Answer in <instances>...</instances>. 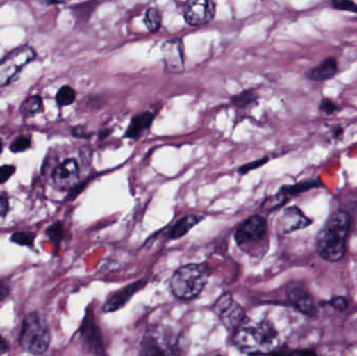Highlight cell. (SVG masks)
I'll return each mask as SVG.
<instances>
[{"label": "cell", "mask_w": 357, "mask_h": 356, "mask_svg": "<svg viewBox=\"0 0 357 356\" xmlns=\"http://www.w3.org/2000/svg\"><path fill=\"white\" fill-rule=\"evenodd\" d=\"M319 183L317 181H308V182L299 183L296 185H288V186H283L280 188V193L285 195L286 197H292L294 195L304 193V191H309V189L315 188L319 186Z\"/></svg>", "instance_id": "ffe728a7"}, {"label": "cell", "mask_w": 357, "mask_h": 356, "mask_svg": "<svg viewBox=\"0 0 357 356\" xmlns=\"http://www.w3.org/2000/svg\"><path fill=\"white\" fill-rule=\"evenodd\" d=\"M342 132H344V130H342V128H340V127H336V128H334L333 134L336 138H338V137L342 136Z\"/></svg>", "instance_id": "74e56055"}, {"label": "cell", "mask_w": 357, "mask_h": 356, "mask_svg": "<svg viewBox=\"0 0 357 356\" xmlns=\"http://www.w3.org/2000/svg\"><path fill=\"white\" fill-rule=\"evenodd\" d=\"M32 147V140L28 136H19L10 145V151L12 153H24Z\"/></svg>", "instance_id": "4316f807"}, {"label": "cell", "mask_w": 357, "mask_h": 356, "mask_svg": "<svg viewBox=\"0 0 357 356\" xmlns=\"http://www.w3.org/2000/svg\"><path fill=\"white\" fill-rule=\"evenodd\" d=\"M16 172V168L14 165H5L0 166V184L8 182V180L12 178L14 172Z\"/></svg>", "instance_id": "1f68e13d"}, {"label": "cell", "mask_w": 357, "mask_h": 356, "mask_svg": "<svg viewBox=\"0 0 357 356\" xmlns=\"http://www.w3.org/2000/svg\"><path fill=\"white\" fill-rule=\"evenodd\" d=\"M267 230V220L263 216H252L238 227L234 238L244 251L249 252L253 245L265 238Z\"/></svg>", "instance_id": "52a82bcc"}, {"label": "cell", "mask_w": 357, "mask_h": 356, "mask_svg": "<svg viewBox=\"0 0 357 356\" xmlns=\"http://www.w3.org/2000/svg\"><path fill=\"white\" fill-rule=\"evenodd\" d=\"M47 235L56 247H59L64 238V227L61 222H53L47 228Z\"/></svg>", "instance_id": "cb8c5ba5"}, {"label": "cell", "mask_w": 357, "mask_h": 356, "mask_svg": "<svg viewBox=\"0 0 357 356\" xmlns=\"http://www.w3.org/2000/svg\"><path fill=\"white\" fill-rule=\"evenodd\" d=\"M332 7L338 11L351 12V13H357V5L353 1L349 0H335L332 1Z\"/></svg>", "instance_id": "f1b7e54d"}, {"label": "cell", "mask_w": 357, "mask_h": 356, "mask_svg": "<svg viewBox=\"0 0 357 356\" xmlns=\"http://www.w3.org/2000/svg\"><path fill=\"white\" fill-rule=\"evenodd\" d=\"M76 99V92L72 87L65 86L61 87L56 95V101L60 107H66L74 103Z\"/></svg>", "instance_id": "44dd1931"}, {"label": "cell", "mask_w": 357, "mask_h": 356, "mask_svg": "<svg viewBox=\"0 0 357 356\" xmlns=\"http://www.w3.org/2000/svg\"><path fill=\"white\" fill-rule=\"evenodd\" d=\"M10 295V287L7 283L0 281V302L3 301Z\"/></svg>", "instance_id": "d590c367"}, {"label": "cell", "mask_w": 357, "mask_h": 356, "mask_svg": "<svg viewBox=\"0 0 357 356\" xmlns=\"http://www.w3.org/2000/svg\"><path fill=\"white\" fill-rule=\"evenodd\" d=\"M288 199L290 197L278 191L275 195H272V197L265 199L263 205H261V208H263V211H274V210L278 209V208L282 207L284 204L288 203Z\"/></svg>", "instance_id": "7402d4cb"}, {"label": "cell", "mask_w": 357, "mask_h": 356, "mask_svg": "<svg viewBox=\"0 0 357 356\" xmlns=\"http://www.w3.org/2000/svg\"><path fill=\"white\" fill-rule=\"evenodd\" d=\"M233 343L249 355H267L281 345V337L275 325L265 318H244L234 330Z\"/></svg>", "instance_id": "6da1fadb"}, {"label": "cell", "mask_w": 357, "mask_h": 356, "mask_svg": "<svg viewBox=\"0 0 357 356\" xmlns=\"http://www.w3.org/2000/svg\"><path fill=\"white\" fill-rule=\"evenodd\" d=\"M51 341V331L44 316L36 312L26 314L20 333L22 349L33 355H42L49 350Z\"/></svg>", "instance_id": "5b68a950"}, {"label": "cell", "mask_w": 357, "mask_h": 356, "mask_svg": "<svg viewBox=\"0 0 357 356\" xmlns=\"http://www.w3.org/2000/svg\"><path fill=\"white\" fill-rule=\"evenodd\" d=\"M80 334L83 345L89 353L93 356H106L101 328L97 325L94 314L90 308L86 310V314L83 318Z\"/></svg>", "instance_id": "ba28073f"}, {"label": "cell", "mask_w": 357, "mask_h": 356, "mask_svg": "<svg viewBox=\"0 0 357 356\" xmlns=\"http://www.w3.org/2000/svg\"><path fill=\"white\" fill-rule=\"evenodd\" d=\"M181 333L163 325H153L145 330L139 348V356H183Z\"/></svg>", "instance_id": "3957f363"}, {"label": "cell", "mask_w": 357, "mask_h": 356, "mask_svg": "<svg viewBox=\"0 0 357 356\" xmlns=\"http://www.w3.org/2000/svg\"><path fill=\"white\" fill-rule=\"evenodd\" d=\"M269 161V158H263V159L256 160V161L250 162V163L244 164L242 168L238 170L240 174H247V172H251L253 170H257V168H261L265 165L267 162Z\"/></svg>", "instance_id": "4dcf8cb0"}, {"label": "cell", "mask_w": 357, "mask_h": 356, "mask_svg": "<svg viewBox=\"0 0 357 356\" xmlns=\"http://www.w3.org/2000/svg\"><path fill=\"white\" fill-rule=\"evenodd\" d=\"M72 135L76 138L86 139L91 136V133L87 131L84 126H76L72 129Z\"/></svg>", "instance_id": "d6a6232c"}, {"label": "cell", "mask_w": 357, "mask_h": 356, "mask_svg": "<svg viewBox=\"0 0 357 356\" xmlns=\"http://www.w3.org/2000/svg\"><path fill=\"white\" fill-rule=\"evenodd\" d=\"M203 218H204V216H200V214H190V216H184L172 227L169 233L170 238H181L184 235L188 234L196 225H198Z\"/></svg>", "instance_id": "ac0fdd59"}, {"label": "cell", "mask_w": 357, "mask_h": 356, "mask_svg": "<svg viewBox=\"0 0 357 356\" xmlns=\"http://www.w3.org/2000/svg\"><path fill=\"white\" fill-rule=\"evenodd\" d=\"M350 230V218L344 211H335L326 220L317 235V251L323 259L338 261L346 252L347 237Z\"/></svg>", "instance_id": "7a4b0ae2"}, {"label": "cell", "mask_w": 357, "mask_h": 356, "mask_svg": "<svg viewBox=\"0 0 357 356\" xmlns=\"http://www.w3.org/2000/svg\"><path fill=\"white\" fill-rule=\"evenodd\" d=\"M8 211H9V202H8L7 197L0 195V220L5 218Z\"/></svg>", "instance_id": "e575fe53"}, {"label": "cell", "mask_w": 357, "mask_h": 356, "mask_svg": "<svg viewBox=\"0 0 357 356\" xmlns=\"http://www.w3.org/2000/svg\"><path fill=\"white\" fill-rule=\"evenodd\" d=\"M338 66L335 58H327L319 65L311 68L306 74V78L313 82H325L335 76Z\"/></svg>", "instance_id": "2e32d148"}, {"label": "cell", "mask_w": 357, "mask_h": 356, "mask_svg": "<svg viewBox=\"0 0 357 356\" xmlns=\"http://www.w3.org/2000/svg\"><path fill=\"white\" fill-rule=\"evenodd\" d=\"M162 58L166 70L180 74L184 70V47L181 39H172L162 45Z\"/></svg>", "instance_id": "7c38bea8"}, {"label": "cell", "mask_w": 357, "mask_h": 356, "mask_svg": "<svg viewBox=\"0 0 357 356\" xmlns=\"http://www.w3.org/2000/svg\"><path fill=\"white\" fill-rule=\"evenodd\" d=\"M256 99L257 95L255 91L247 90L242 91L240 95H235V97L232 99V103H233L234 105L238 106V107L242 108L250 105L251 103L256 101Z\"/></svg>", "instance_id": "484cf974"}, {"label": "cell", "mask_w": 357, "mask_h": 356, "mask_svg": "<svg viewBox=\"0 0 357 356\" xmlns=\"http://www.w3.org/2000/svg\"><path fill=\"white\" fill-rule=\"evenodd\" d=\"M3 141L0 140V154H1V152H3Z\"/></svg>", "instance_id": "f35d334b"}, {"label": "cell", "mask_w": 357, "mask_h": 356, "mask_svg": "<svg viewBox=\"0 0 357 356\" xmlns=\"http://www.w3.org/2000/svg\"><path fill=\"white\" fill-rule=\"evenodd\" d=\"M319 108V111H321L322 113L326 114V115H331V114L335 113V112L340 110V107L329 99H322Z\"/></svg>", "instance_id": "f546056e"}, {"label": "cell", "mask_w": 357, "mask_h": 356, "mask_svg": "<svg viewBox=\"0 0 357 356\" xmlns=\"http://www.w3.org/2000/svg\"><path fill=\"white\" fill-rule=\"evenodd\" d=\"M265 356H319V354L315 353L313 350L309 349H301V350H292V351H276L272 352V353L267 354Z\"/></svg>", "instance_id": "83f0119b"}, {"label": "cell", "mask_w": 357, "mask_h": 356, "mask_svg": "<svg viewBox=\"0 0 357 356\" xmlns=\"http://www.w3.org/2000/svg\"><path fill=\"white\" fill-rule=\"evenodd\" d=\"M209 272L202 264L181 266L170 279V289L178 299L192 300L202 293L208 282Z\"/></svg>", "instance_id": "277c9868"}, {"label": "cell", "mask_w": 357, "mask_h": 356, "mask_svg": "<svg viewBox=\"0 0 357 356\" xmlns=\"http://www.w3.org/2000/svg\"><path fill=\"white\" fill-rule=\"evenodd\" d=\"M288 299L290 303L299 312L309 316L317 314V308L308 291L303 289H292L288 291Z\"/></svg>", "instance_id": "9a60e30c"}, {"label": "cell", "mask_w": 357, "mask_h": 356, "mask_svg": "<svg viewBox=\"0 0 357 356\" xmlns=\"http://www.w3.org/2000/svg\"><path fill=\"white\" fill-rule=\"evenodd\" d=\"M213 312L230 330H235L247 318L244 308L234 301L230 293H225L215 302Z\"/></svg>", "instance_id": "9c48e42d"}, {"label": "cell", "mask_w": 357, "mask_h": 356, "mask_svg": "<svg viewBox=\"0 0 357 356\" xmlns=\"http://www.w3.org/2000/svg\"><path fill=\"white\" fill-rule=\"evenodd\" d=\"M53 184L60 191H74L80 180V168L76 159H66L53 170Z\"/></svg>", "instance_id": "30bf717a"}, {"label": "cell", "mask_w": 357, "mask_h": 356, "mask_svg": "<svg viewBox=\"0 0 357 356\" xmlns=\"http://www.w3.org/2000/svg\"><path fill=\"white\" fill-rule=\"evenodd\" d=\"M8 350H9V343H8V341H6L1 335H0V356L5 354Z\"/></svg>", "instance_id": "8d00e7d4"}, {"label": "cell", "mask_w": 357, "mask_h": 356, "mask_svg": "<svg viewBox=\"0 0 357 356\" xmlns=\"http://www.w3.org/2000/svg\"><path fill=\"white\" fill-rule=\"evenodd\" d=\"M43 101L40 95H32L20 105V113L24 118H31L42 111Z\"/></svg>", "instance_id": "d6986e66"}, {"label": "cell", "mask_w": 357, "mask_h": 356, "mask_svg": "<svg viewBox=\"0 0 357 356\" xmlns=\"http://www.w3.org/2000/svg\"><path fill=\"white\" fill-rule=\"evenodd\" d=\"M311 220L298 207H288L283 210L277 222L278 233L290 234L310 226Z\"/></svg>", "instance_id": "4fadbf2b"}, {"label": "cell", "mask_w": 357, "mask_h": 356, "mask_svg": "<svg viewBox=\"0 0 357 356\" xmlns=\"http://www.w3.org/2000/svg\"><path fill=\"white\" fill-rule=\"evenodd\" d=\"M215 3L210 0H192L184 10L185 22L192 26H202L215 18Z\"/></svg>", "instance_id": "8fae6325"}, {"label": "cell", "mask_w": 357, "mask_h": 356, "mask_svg": "<svg viewBox=\"0 0 357 356\" xmlns=\"http://www.w3.org/2000/svg\"><path fill=\"white\" fill-rule=\"evenodd\" d=\"M36 58V51L28 45L17 47L0 61V88L11 84L12 81Z\"/></svg>", "instance_id": "8992f818"}, {"label": "cell", "mask_w": 357, "mask_h": 356, "mask_svg": "<svg viewBox=\"0 0 357 356\" xmlns=\"http://www.w3.org/2000/svg\"><path fill=\"white\" fill-rule=\"evenodd\" d=\"M145 26L149 32L155 33L161 28L162 18L161 14L155 8H151L145 12L144 17Z\"/></svg>", "instance_id": "603a6c76"}, {"label": "cell", "mask_w": 357, "mask_h": 356, "mask_svg": "<svg viewBox=\"0 0 357 356\" xmlns=\"http://www.w3.org/2000/svg\"><path fill=\"white\" fill-rule=\"evenodd\" d=\"M153 114L151 112H143L133 118L126 132V138L136 139L143 131L149 128L153 122Z\"/></svg>", "instance_id": "e0dca14e"}, {"label": "cell", "mask_w": 357, "mask_h": 356, "mask_svg": "<svg viewBox=\"0 0 357 356\" xmlns=\"http://www.w3.org/2000/svg\"><path fill=\"white\" fill-rule=\"evenodd\" d=\"M145 284H147V280L135 281V282L124 286V289L112 293L108 298L107 301L103 303V312L108 314V312H116V310L124 307V305L130 301L131 298L137 291H140Z\"/></svg>", "instance_id": "5bb4252c"}, {"label": "cell", "mask_w": 357, "mask_h": 356, "mask_svg": "<svg viewBox=\"0 0 357 356\" xmlns=\"http://www.w3.org/2000/svg\"><path fill=\"white\" fill-rule=\"evenodd\" d=\"M330 305L338 310H344L348 307V302L344 297H334L330 300Z\"/></svg>", "instance_id": "836d02e7"}, {"label": "cell", "mask_w": 357, "mask_h": 356, "mask_svg": "<svg viewBox=\"0 0 357 356\" xmlns=\"http://www.w3.org/2000/svg\"><path fill=\"white\" fill-rule=\"evenodd\" d=\"M36 234L32 232H15L12 234L11 241L22 247L34 248Z\"/></svg>", "instance_id": "d4e9b609"}]
</instances>
